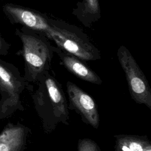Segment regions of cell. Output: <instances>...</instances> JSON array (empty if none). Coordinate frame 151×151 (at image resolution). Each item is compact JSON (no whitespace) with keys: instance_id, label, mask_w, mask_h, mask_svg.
Masks as SVG:
<instances>
[{"instance_id":"1","label":"cell","mask_w":151,"mask_h":151,"mask_svg":"<svg viewBox=\"0 0 151 151\" xmlns=\"http://www.w3.org/2000/svg\"><path fill=\"white\" fill-rule=\"evenodd\" d=\"M34 84L35 88L29 90L44 132L46 133L52 132L60 123L68 125L67 100L61 85L55 77L47 71Z\"/></svg>"},{"instance_id":"2","label":"cell","mask_w":151,"mask_h":151,"mask_svg":"<svg viewBox=\"0 0 151 151\" xmlns=\"http://www.w3.org/2000/svg\"><path fill=\"white\" fill-rule=\"evenodd\" d=\"M15 34L22 43L18 51L24 62V78L27 87L34 84L40 77L50 69L53 47L44 35L25 27L15 29Z\"/></svg>"},{"instance_id":"3","label":"cell","mask_w":151,"mask_h":151,"mask_svg":"<svg viewBox=\"0 0 151 151\" xmlns=\"http://www.w3.org/2000/svg\"><path fill=\"white\" fill-rule=\"evenodd\" d=\"M27 83L18 68L0 58V119L11 117L17 111H23L21 94Z\"/></svg>"},{"instance_id":"4","label":"cell","mask_w":151,"mask_h":151,"mask_svg":"<svg viewBox=\"0 0 151 151\" xmlns=\"http://www.w3.org/2000/svg\"><path fill=\"white\" fill-rule=\"evenodd\" d=\"M117 57L125 73L131 97L137 103L146 106L151 111V89L136 60L124 46L119 48Z\"/></svg>"},{"instance_id":"5","label":"cell","mask_w":151,"mask_h":151,"mask_svg":"<svg viewBox=\"0 0 151 151\" xmlns=\"http://www.w3.org/2000/svg\"><path fill=\"white\" fill-rule=\"evenodd\" d=\"M51 25L46 37L54 41L60 49L82 60H95L100 58L97 50L90 43L65 28L61 24L51 19Z\"/></svg>"},{"instance_id":"6","label":"cell","mask_w":151,"mask_h":151,"mask_svg":"<svg viewBox=\"0 0 151 151\" xmlns=\"http://www.w3.org/2000/svg\"><path fill=\"white\" fill-rule=\"evenodd\" d=\"M2 10L12 24L21 25L45 37L51 28V18L37 10L12 3L4 4Z\"/></svg>"},{"instance_id":"7","label":"cell","mask_w":151,"mask_h":151,"mask_svg":"<svg viewBox=\"0 0 151 151\" xmlns=\"http://www.w3.org/2000/svg\"><path fill=\"white\" fill-rule=\"evenodd\" d=\"M68 96V108L76 111L83 122L94 129L99 127L100 123L97 105L93 99L74 83L68 81L66 84Z\"/></svg>"},{"instance_id":"8","label":"cell","mask_w":151,"mask_h":151,"mask_svg":"<svg viewBox=\"0 0 151 151\" xmlns=\"http://www.w3.org/2000/svg\"><path fill=\"white\" fill-rule=\"evenodd\" d=\"M30 132L20 123H8L0 133V151H24Z\"/></svg>"},{"instance_id":"9","label":"cell","mask_w":151,"mask_h":151,"mask_svg":"<svg viewBox=\"0 0 151 151\" xmlns=\"http://www.w3.org/2000/svg\"><path fill=\"white\" fill-rule=\"evenodd\" d=\"M53 50L57 53L64 67L78 78L96 84H102L103 81L97 73L83 64L77 57L59 48L53 47Z\"/></svg>"},{"instance_id":"10","label":"cell","mask_w":151,"mask_h":151,"mask_svg":"<svg viewBox=\"0 0 151 151\" xmlns=\"http://www.w3.org/2000/svg\"><path fill=\"white\" fill-rule=\"evenodd\" d=\"M114 137L115 151H143L150 142L146 136L118 134Z\"/></svg>"},{"instance_id":"11","label":"cell","mask_w":151,"mask_h":151,"mask_svg":"<svg viewBox=\"0 0 151 151\" xmlns=\"http://www.w3.org/2000/svg\"><path fill=\"white\" fill-rule=\"evenodd\" d=\"M77 151H101L97 143L90 139H81L78 140Z\"/></svg>"},{"instance_id":"12","label":"cell","mask_w":151,"mask_h":151,"mask_svg":"<svg viewBox=\"0 0 151 151\" xmlns=\"http://www.w3.org/2000/svg\"><path fill=\"white\" fill-rule=\"evenodd\" d=\"M86 11L91 14H98L100 12L98 0H84Z\"/></svg>"},{"instance_id":"13","label":"cell","mask_w":151,"mask_h":151,"mask_svg":"<svg viewBox=\"0 0 151 151\" xmlns=\"http://www.w3.org/2000/svg\"><path fill=\"white\" fill-rule=\"evenodd\" d=\"M11 46V44L6 41V40L0 34V55H7L9 53Z\"/></svg>"},{"instance_id":"14","label":"cell","mask_w":151,"mask_h":151,"mask_svg":"<svg viewBox=\"0 0 151 151\" xmlns=\"http://www.w3.org/2000/svg\"><path fill=\"white\" fill-rule=\"evenodd\" d=\"M143 151H151V142H150L146 146Z\"/></svg>"}]
</instances>
